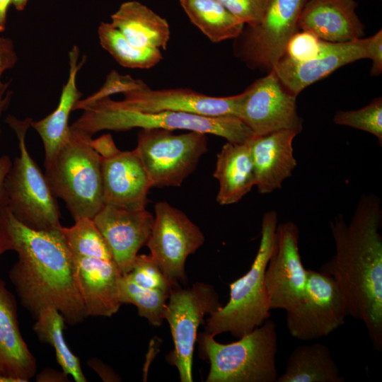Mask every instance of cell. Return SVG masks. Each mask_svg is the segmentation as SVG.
<instances>
[{
    "mask_svg": "<svg viewBox=\"0 0 382 382\" xmlns=\"http://www.w3.org/2000/svg\"><path fill=\"white\" fill-rule=\"evenodd\" d=\"M333 121L340 125L349 126L376 136L382 145V99L376 98L369 105L357 110L337 111Z\"/></svg>",
    "mask_w": 382,
    "mask_h": 382,
    "instance_id": "32",
    "label": "cell"
},
{
    "mask_svg": "<svg viewBox=\"0 0 382 382\" xmlns=\"http://www.w3.org/2000/svg\"><path fill=\"white\" fill-rule=\"evenodd\" d=\"M13 0H0V33L6 30L8 10Z\"/></svg>",
    "mask_w": 382,
    "mask_h": 382,
    "instance_id": "41",
    "label": "cell"
},
{
    "mask_svg": "<svg viewBox=\"0 0 382 382\" xmlns=\"http://www.w3.org/2000/svg\"><path fill=\"white\" fill-rule=\"evenodd\" d=\"M202 357L210 363L207 382H277V332L267 319L237 341L222 344L206 332L197 337Z\"/></svg>",
    "mask_w": 382,
    "mask_h": 382,
    "instance_id": "6",
    "label": "cell"
},
{
    "mask_svg": "<svg viewBox=\"0 0 382 382\" xmlns=\"http://www.w3.org/2000/svg\"><path fill=\"white\" fill-rule=\"evenodd\" d=\"M323 40L308 31H297L287 43L283 57L296 62L316 57L322 47Z\"/></svg>",
    "mask_w": 382,
    "mask_h": 382,
    "instance_id": "34",
    "label": "cell"
},
{
    "mask_svg": "<svg viewBox=\"0 0 382 382\" xmlns=\"http://www.w3.org/2000/svg\"><path fill=\"white\" fill-rule=\"evenodd\" d=\"M381 225L379 198L362 196L348 224L342 215L331 221L336 251L319 270L335 281L348 315L364 323L377 351L382 349Z\"/></svg>",
    "mask_w": 382,
    "mask_h": 382,
    "instance_id": "1",
    "label": "cell"
},
{
    "mask_svg": "<svg viewBox=\"0 0 382 382\" xmlns=\"http://www.w3.org/2000/svg\"><path fill=\"white\" fill-rule=\"evenodd\" d=\"M103 205L145 209L151 187L136 149L100 156Z\"/></svg>",
    "mask_w": 382,
    "mask_h": 382,
    "instance_id": "17",
    "label": "cell"
},
{
    "mask_svg": "<svg viewBox=\"0 0 382 382\" xmlns=\"http://www.w3.org/2000/svg\"><path fill=\"white\" fill-rule=\"evenodd\" d=\"M98 35L101 47L122 66L149 69L163 59L160 49L135 47L110 23H101Z\"/></svg>",
    "mask_w": 382,
    "mask_h": 382,
    "instance_id": "29",
    "label": "cell"
},
{
    "mask_svg": "<svg viewBox=\"0 0 382 382\" xmlns=\"http://www.w3.org/2000/svg\"><path fill=\"white\" fill-rule=\"evenodd\" d=\"M296 131L284 129L264 135H254L247 144L250 150L255 186L261 194L280 189L290 177L297 162L294 155L293 141Z\"/></svg>",
    "mask_w": 382,
    "mask_h": 382,
    "instance_id": "20",
    "label": "cell"
},
{
    "mask_svg": "<svg viewBox=\"0 0 382 382\" xmlns=\"http://www.w3.org/2000/svg\"><path fill=\"white\" fill-rule=\"evenodd\" d=\"M71 255L87 316L111 317L122 304L119 289L122 274L113 258L98 255Z\"/></svg>",
    "mask_w": 382,
    "mask_h": 382,
    "instance_id": "18",
    "label": "cell"
},
{
    "mask_svg": "<svg viewBox=\"0 0 382 382\" xmlns=\"http://www.w3.org/2000/svg\"><path fill=\"white\" fill-rule=\"evenodd\" d=\"M66 322L62 313L53 307L42 309L36 318L33 330L39 340L50 344L55 351L57 361L62 371L76 382L87 381L79 358L68 347L63 335Z\"/></svg>",
    "mask_w": 382,
    "mask_h": 382,
    "instance_id": "28",
    "label": "cell"
},
{
    "mask_svg": "<svg viewBox=\"0 0 382 382\" xmlns=\"http://www.w3.org/2000/svg\"><path fill=\"white\" fill-rule=\"evenodd\" d=\"M80 110L83 112L70 127L90 137L102 130L125 131L136 127L197 132L238 144L245 143L254 136L235 115L211 117L181 112H139L118 106L110 97L86 104Z\"/></svg>",
    "mask_w": 382,
    "mask_h": 382,
    "instance_id": "3",
    "label": "cell"
},
{
    "mask_svg": "<svg viewBox=\"0 0 382 382\" xmlns=\"http://www.w3.org/2000/svg\"><path fill=\"white\" fill-rule=\"evenodd\" d=\"M367 58L371 59V74L378 76L382 71V31L378 30L375 35L367 38Z\"/></svg>",
    "mask_w": 382,
    "mask_h": 382,
    "instance_id": "37",
    "label": "cell"
},
{
    "mask_svg": "<svg viewBox=\"0 0 382 382\" xmlns=\"http://www.w3.org/2000/svg\"><path fill=\"white\" fill-rule=\"evenodd\" d=\"M154 216L146 209L129 210L103 205L93 220L122 274L132 268L139 249L150 236Z\"/></svg>",
    "mask_w": 382,
    "mask_h": 382,
    "instance_id": "16",
    "label": "cell"
},
{
    "mask_svg": "<svg viewBox=\"0 0 382 382\" xmlns=\"http://www.w3.org/2000/svg\"><path fill=\"white\" fill-rule=\"evenodd\" d=\"M13 250L11 239L0 221V256L5 252Z\"/></svg>",
    "mask_w": 382,
    "mask_h": 382,
    "instance_id": "40",
    "label": "cell"
},
{
    "mask_svg": "<svg viewBox=\"0 0 382 382\" xmlns=\"http://www.w3.org/2000/svg\"><path fill=\"white\" fill-rule=\"evenodd\" d=\"M28 1V0H13L12 4L16 10L23 11L25 8Z\"/></svg>",
    "mask_w": 382,
    "mask_h": 382,
    "instance_id": "43",
    "label": "cell"
},
{
    "mask_svg": "<svg viewBox=\"0 0 382 382\" xmlns=\"http://www.w3.org/2000/svg\"><path fill=\"white\" fill-rule=\"evenodd\" d=\"M221 306L218 294L208 284L196 282L187 289H171L163 319L170 325L174 349L167 359L177 368L181 382L193 381L192 358L199 326L205 315Z\"/></svg>",
    "mask_w": 382,
    "mask_h": 382,
    "instance_id": "9",
    "label": "cell"
},
{
    "mask_svg": "<svg viewBox=\"0 0 382 382\" xmlns=\"http://www.w3.org/2000/svg\"><path fill=\"white\" fill-rule=\"evenodd\" d=\"M122 303H131L138 309V314L154 326H159L163 320L166 301L170 293L141 287L122 274L119 284Z\"/></svg>",
    "mask_w": 382,
    "mask_h": 382,
    "instance_id": "30",
    "label": "cell"
},
{
    "mask_svg": "<svg viewBox=\"0 0 382 382\" xmlns=\"http://www.w3.org/2000/svg\"><path fill=\"white\" fill-rule=\"evenodd\" d=\"M136 149L151 187H179L196 169L208 150L207 134L189 131L141 129Z\"/></svg>",
    "mask_w": 382,
    "mask_h": 382,
    "instance_id": "8",
    "label": "cell"
},
{
    "mask_svg": "<svg viewBox=\"0 0 382 382\" xmlns=\"http://www.w3.org/2000/svg\"><path fill=\"white\" fill-rule=\"evenodd\" d=\"M366 44L367 38L345 42L323 40L321 50L316 57L296 62L282 57L272 69L284 87L297 96L305 88L340 67L366 59Z\"/></svg>",
    "mask_w": 382,
    "mask_h": 382,
    "instance_id": "19",
    "label": "cell"
},
{
    "mask_svg": "<svg viewBox=\"0 0 382 382\" xmlns=\"http://www.w3.org/2000/svg\"><path fill=\"white\" fill-rule=\"evenodd\" d=\"M11 164L12 161L8 156L4 155L0 157V211L8 207L4 182Z\"/></svg>",
    "mask_w": 382,
    "mask_h": 382,
    "instance_id": "39",
    "label": "cell"
},
{
    "mask_svg": "<svg viewBox=\"0 0 382 382\" xmlns=\"http://www.w3.org/2000/svg\"><path fill=\"white\" fill-rule=\"evenodd\" d=\"M0 221L18 253L9 278L22 306L36 318L53 307L66 323L75 325L88 317L75 279L71 253L60 227L37 231L18 221L8 207Z\"/></svg>",
    "mask_w": 382,
    "mask_h": 382,
    "instance_id": "2",
    "label": "cell"
},
{
    "mask_svg": "<svg viewBox=\"0 0 382 382\" xmlns=\"http://www.w3.org/2000/svg\"><path fill=\"white\" fill-rule=\"evenodd\" d=\"M213 176L219 182L216 202L229 205L239 202L255 185L254 167L245 143L227 141L216 156Z\"/></svg>",
    "mask_w": 382,
    "mask_h": 382,
    "instance_id": "24",
    "label": "cell"
},
{
    "mask_svg": "<svg viewBox=\"0 0 382 382\" xmlns=\"http://www.w3.org/2000/svg\"><path fill=\"white\" fill-rule=\"evenodd\" d=\"M278 222L275 211L265 212L261 223V238L250 270L230 284V298L225 306L209 315L205 332L214 337L229 332L240 338L261 325L270 316L265 272L272 250Z\"/></svg>",
    "mask_w": 382,
    "mask_h": 382,
    "instance_id": "5",
    "label": "cell"
},
{
    "mask_svg": "<svg viewBox=\"0 0 382 382\" xmlns=\"http://www.w3.org/2000/svg\"><path fill=\"white\" fill-rule=\"evenodd\" d=\"M154 219L146 245L172 287L185 284V262L201 247L204 236L180 209L166 202L156 203Z\"/></svg>",
    "mask_w": 382,
    "mask_h": 382,
    "instance_id": "10",
    "label": "cell"
},
{
    "mask_svg": "<svg viewBox=\"0 0 382 382\" xmlns=\"http://www.w3.org/2000/svg\"><path fill=\"white\" fill-rule=\"evenodd\" d=\"M299 229L293 221L277 224L265 272L270 308L287 311L303 297L307 270L299 250Z\"/></svg>",
    "mask_w": 382,
    "mask_h": 382,
    "instance_id": "14",
    "label": "cell"
},
{
    "mask_svg": "<svg viewBox=\"0 0 382 382\" xmlns=\"http://www.w3.org/2000/svg\"><path fill=\"white\" fill-rule=\"evenodd\" d=\"M36 370L20 331L16 298L0 279V382H27Z\"/></svg>",
    "mask_w": 382,
    "mask_h": 382,
    "instance_id": "21",
    "label": "cell"
},
{
    "mask_svg": "<svg viewBox=\"0 0 382 382\" xmlns=\"http://www.w3.org/2000/svg\"><path fill=\"white\" fill-rule=\"evenodd\" d=\"M91 139L71 128L69 138L45 163L51 190L65 202L74 221L93 219L103 206L100 156Z\"/></svg>",
    "mask_w": 382,
    "mask_h": 382,
    "instance_id": "4",
    "label": "cell"
},
{
    "mask_svg": "<svg viewBox=\"0 0 382 382\" xmlns=\"http://www.w3.org/2000/svg\"><path fill=\"white\" fill-rule=\"evenodd\" d=\"M31 120H18L13 115L6 119L16 134L20 151L5 178L7 207L18 221L30 228L55 229L62 226L56 197L25 144Z\"/></svg>",
    "mask_w": 382,
    "mask_h": 382,
    "instance_id": "7",
    "label": "cell"
},
{
    "mask_svg": "<svg viewBox=\"0 0 382 382\" xmlns=\"http://www.w3.org/2000/svg\"><path fill=\"white\" fill-rule=\"evenodd\" d=\"M357 7L355 0H307L298 28L330 42L362 38L364 25L357 14Z\"/></svg>",
    "mask_w": 382,
    "mask_h": 382,
    "instance_id": "22",
    "label": "cell"
},
{
    "mask_svg": "<svg viewBox=\"0 0 382 382\" xmlns=\"http://www.w3.org/2000/svg\"><path fill=\"white\" fill-rule=\"evenodd\" d=\"M286 312L288 330L302 341L328 336L342 326L348 316L345 299L335 281L313 270H307L303 299Z\"/></svg>",
    "mask_w": 382,
    "mask_h": 382,
    "instance_id": "12",
    "label": "cell"
},
{
    "mask_svg": "<svg viewBox=\"0 0 382 382\" xmlns=\"http://www.w3.org/2000/svg\"><path fill=\"white\" fill-rule=\"evenodd\" d=\"M18 60L12 40L0 36V94L6 91L9 83H4L1 76L5 71L14 67Z\"/></svg>",
    "mask_w": 382,
    "mask_h": 382,
    "instance_id": "36",
    "label": "cell"
},
{
    "mask_svg": "<svg viewBox=\"0 0 382 382\" xmlns=\"http://www.w3.org/2000/svg\"><path fill=\"white\" fill-rule=\"evenodd\" d=\"M238 117L255 136L291 129L299 134L302 130V120L296 110V96L282 83L272 69L269 74L251 84Z\"/></svg>",
    "mask_w": 382,
    "mask_h": 382,
    "instance_id": "15",
    "label": "cell"
},
{
    "mask_svg": "<svg viewBox=\"0 0 382 382\" xmlns=\"http://www.w3.org/2000/svg\"><path fill=\"white\" fill-rule=\"evenodd\" d=\"M110 18V23L135 47L166 49L170 40L168 23L143 4L124 2Z\"/></svg>",
    "mask_w": 382,
    "mask_h": 382,
    "instance_id": "25",
    "label": "cell"
},
{
    "mask_svg": "<svg viewBox=\"0 0 382 382\" xmlns=\"http://www.w3.org/2000/svg\"><path fill=\"white\" fill-rule=\"evenodd\" d=\"M12 91H8L6 93L0 94V117L3 112L8 108L12 98ZM1 129L0 128V141H1Z\"/></svg>",
    "mask_w": 382,
    "mask_h": 382,
    "instance_id": "42",
    "label": "cell"
},
{
    "mask_svg": "<svg viewBox=\"0 0 382 382\" xmlns=\"http://www.w3.org/2000/svg\"><path fill=\"white\" fill-rule=\"evenodd\" d=\"M91 144L100 156H108L118 149L113 141L112 137L109 134L102 135L96 139H91Z\"/></svg>",
    "mask_w": 382,
    "mask_h": 382,
    "instance_id": "38",
    "label": "cell"
},
{
    "mask_svg": "<svg viewBox=\"0 0 382 382\" xmlns=\"http://www.w3.org/2000/svg\"><path fill=\"white\" fill-rule=\"evenodd\" d=\"M190 21L212 42L236 39L245 24L218 0H179Z\"/></svg>",
    "mask_w": 382,
    "mask_h": 382,
    "instance_id": "27",
    "label": "cell"
},
{
    "mask_svg": "<svg viewBox=\"0 0 382 382\" xmlns=\"http://www.w3.org/2000/svg\"><path fill=\"white\" fill-rule=\"evenodd\" d=\"M330 349L316 342L296 347L289 355L285 372L277 382H345Z\"/></svg>",
    "mask_w": 382,
    "mask_h": 382,
    "instance_id": "26",
    "label": "cell"
},
{
    "mask_svg": "<svg viewBox=\"0 0 382 382\" xmlns=\"http://www.w3.org/2000/svg\"><path fill=\"white\" fill-rule=\"evenodd\" d=\"M245 25L253 26L263 18L271 0H218Z\"/></svg>",
    "mask_w": 382,
    "mask_h": 382,
    "instance_id": "35",
    "label": "cell"
},
{
    "mask_svg": "<svg viewBox=\"0 0 382 382\" xmlns=\"http://www.w3.org/2000/svg\"><path fill=\"white\" fill-rule=\"evenodd\" d=\"M60 230L71 253L112 257L109 246L93 219H81L70 227L61 226Z\"/></svg>",
    "mask_w": 382,
    "mask_h": 382,
    "instance_id": "31",
    "label": "cell"
},
{
    "mask_svg": "<svg viewBox=\"0 0 382 382\" xmlns=\"http://www.w3.org/2000/svg\"><path fill=\"white\" fill-rule=\"evenodd\" d=\"M115 103L123 108L144 112H181L205 116H238L245 92L228 97H214L186 88L154 90L132 78Z\"/></svg>",
    "mask_w": 382,
    "mask_h": 382,
    "instance_id": "13",
    "label": "cell"
},
{
    "mask_svg": "<svg viewBox=\"0 0 382 382\" xmlns=\"http://www.w3.org/2000/svg\"><path fill=\"white\" fill-rule=\"evenodd\" d=\"M125 275L141 287L168 293L173 288L151 255H137L132 270Z\"/></svg>",
    "mask_w": 382,
    "mask_h": 382,
    "instance_id": "33",
    "label": "cell"
},
{
    "mask_svg": "<svg viewBox=\"0 0 382 382\" xmlns=\"http://www.w3.org/2000/svg\"><path fill=\"white\" fill-rule=\"evenodd\" d=\"M79 49L74 46L69 53V71L67 81L64 85L59 103L55 110L45 117L30 122L32 127L40 135L45 149V163L49 162L58 149L66 141L71 133L69 118L81 93L76 86V76L85 59L79 63Z\"/></svg>",
    "mask_w": 382,
    "mask_h": 382,
    "instance_id": "23",
    "label": "cell"
},
{
    "mask_svg": "<svg viewBox=\"0 0 382 382\" xmlns=\"http://www.w3.org/2000/svg\"><path fill=\"white\" fill-rule=\"evenodd\" d=\"M306 1L271 0L262 20L245 27L236 38V54L252 69L270 71L299 30L298 21Z\"/></svg>",
    "mask_w": 382,
    "mask_h": 382,
    "instance_id": "11",
    "label": "cell"
}]
</instances>
